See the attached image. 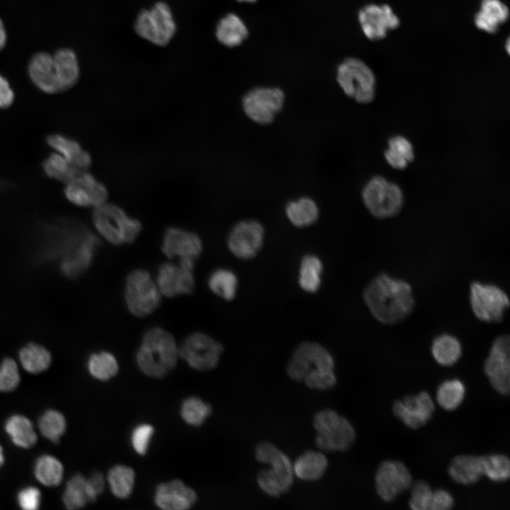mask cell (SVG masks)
Listing matches in <instances>:
<instances>
[{"mask_svg": "<svg viewBox=\"0 0 510 510\" xmlns=\"http://www.w3.org/2000/svg\"><path fill=\"white\" fill-rule=\"evenodd\" d=\"M385 158L392 168L402 170L414 158L413 145L403 136L392 137L388 140V148L385 152Z\"/></svg>", "mask_w": 510, "mask_h": 510, "instance_id": "obj_41", "label": "cell"}, {"mask_svg": "<svg viewBox=\"0 0 510 510\" xmlns=\"http://www.w3.org/2000/svg\"><path fill=\"white\" fill-rule=\"evenodd\" d=\"M323 264L316 255L306 254L300 261L298 284L302 290L309 293H316L322 283Z\"/></svg>", "mask_w": 510, "mask_h": 510, "instance_id": "obj_38", "label": "cell"}, {"mask_svg": "<svg viewBox=\"0 0 510 510\" xmlns=\"http://www.w3.org/2000/svg\"><path fill=\"white\" fill-rule=\"evenodd\" d=\"M470 303L473 314L480 321L499 323L509 307V299L499 286L475 280L470 285Z\"/></svg>", "mask_w": 510, "mask_h": 510, "instance_id": "obj_9", "label": "cell"}, {"mask_svg": "<svg viewBox=\"0 0 510 510\" xmlns=\"http://www.w3.org/2000/svg\"><path fill=\"white\" fill-rule=\"evenodd\" d=\"M33 473L35 479L48 487L59 485L64 477V467L56 457L50 454L39 456L34 464Z\"/></svg>", "mask_w": 510, "mask_h": 510, "instance_id": "obj_37", "label": "cell"}, {"mask_svg": "<svg viewBox=\"0 0 510 510\" xmlns=\"http://www.w3.org/2000/svg\"><path fill=\"white\" fill-rule=\"evenodd\" d=\"M14 92L8 81L0 74V108H7L13 103Z\"/></svg>", "mask_w": 510, "mask_h": 510, "instance_id": "obj_51", "label": "cell"}, {"mask_svg": "<svg viewBox=\"0 0 510 510\" xmlns=\"http://www.w3.org/2000/svg\"><path fill=\"white\" fill-rule=\"evenodd\" d=\"M431 353L434 361L441 366L450 367L456 364L463 354V346L455 336L443 333L434 338Z\"/></svg>", "mask_w": 510, "mask_h": 510, "instance_id": "obj_28", "label": "cell"}, {"mask_svg": "<svg viewBox=\"0 0 510 510\" xmlns=\"http://www.w3.org/2000/svg\"><path fill=\"white\" fill-rule=\"evenodd\" d=\"M466 395V386L459 378L446 379L436 390V400L441 408L453 412L463 404Z\"/></svg>", "mask_w": 510, "mask_h": 510, "instance_id": "obj_35", "label": "cell"}, {"mask_svg": "<svg viewBox=\"0 0 510 510\" xmlns=\"http://www.w3.org/2000/svg\"><path fill=\"white\" fill-rule=\"evenodd\" d=\"M358 21L366 37L371 40L385 38L390 30L397 29L400 21L388 4H370L358 13Z\"/></svg>", "mask_w": 510, "mask_h": 510, "instance_id": "obj_20", "label": "cell"}, {"mask_svg": "<svg viewBox=\"0 0 510 510\" xmlns=\"http://www.w3.org/2000/svg\"><path fill=\"white\" fill-rule=\"evenodd\" d=\"M454 499L448 491L432 489L424 481H418L412 487L409 504L411 510H451Z\"/></svg>", "mask_w": 510, "mask_h": 510, "instance_id": "obj_22", "label": "cell"}, {"mask_svg": "<svg viewBox=\"0 0 510 510\" xmlns=\"http://www.w3.org/2000/svg\"><path fill=\"white\" fill-rule=\"evenodd\" d=\"M64 193L73 205L94 209L108 202L106 186L89 171L82 173L65 184Z\"/></svg>", "mask_w": 510, "mask_h": 510, "instance_id": "obj_16", "label": "cell"}, {"mask_svg": "<svg viewBox=\"0 0 510 510\" xmlns=\"http://www.w3.org/2000/svg\"><path fill=\"white\" fill-rule=\"evenodd\" d=\"M161 251L169 259H190L196 261L203 251V243L196 232L178 227L165 229L161 242Z\"/></svg>", "mask_w": 510, "mask_h": 510, "instance_id": "obj_17", "label": "cell"}, {"mask_svg": "<svg viewBox=\"0 0 510 510\" xmlns=\"http://www.w3.org/2000/svg\"><path fill=\"white\" fill-rule=\"evenodd\" d=\"M53 56L60 91L72 88L78 81L80 68L75 52L69 48L58 50Z\"/></svg>", "mask_w": 510, "mask_h": 510, "instance_id": "obj_27", "label": "cell"}, {"mask_svg": "<svg viewBox=\"0 0 510 510\" xmlns=\"http://www.w3.org/2000/svg\"><path fill=\"white\" fill-rule=\"evenodd\" d=\"M86 485L92 503L95 502L104 492L106 485V477L101 472L94 471L86 477Z\"/></svg>", "mask_w": 510, "mask_h": 510, "instance_id": "obj_50", "label": "cell"}, {"mask_svg": "<svg viewBox=\"0 0 510 510\" xmlns=\"http://www.w3.org/2000/svg\"><path fill=\"white\" fill-rule=\"evenodd\" d=\"M361 195L367 210L380 220L395 217L404 205L401 188L382 176L372 177L363 186Z\"/></svg>", "mask_w": 510, "mask_h": 510, "instance_id": "obj_7", "label": "cell"}, {"mask_svg": "<svg viewBox=\"0 0 510 510\" xmlns=\"http://www.w3.org/2000/svg\"><path fill=\"white\" fill-rule=\"evenodd\" d=\"M223 345L203 332L189 334L178 346V356L193 368L208 371L220 363Z\"/></svg>", "mask_w": 510, "mask_h": 510, "instance_id": "obj_11", "label": "cell"}, {"mask_svg": "<svg viewBox=\"0 0 510 510\" xmlns=\"http://www.w3.org/2000/svg\"><path fill=\"white\" fill-rule=\"evenodd\" d=\"M123 296L129 312L137 317L152 314L161 305L162 295L149 271L137 268L128 273Z\"/></svg>", "mask_w": 510, "mask_h": 510, "instance_id": "obj_6", "label": "cell"}, {"mask_svg": "<svg viewBox=\"0 0 510 510\" xmlns=\"http://www.w3.org/2000/svg\"><path fill=\"white\" fill-rule=\"evenodd\" d=\"M505 49L508 54H509L510 51V40L509 38H507L506 42L505 43Z\"/></svg>", "mask_w": 510, "mask_h": 510, "instance_id": "obj_54", "label": "cell"}, {"mask_svg": "<svg viewBox=\"0 0 510 510\" xmlns=\"http://www.w3.org/2000/svg\"><path fill=\"white\" fill-rule=\"evenodd\" d=\"M197 501L196 492L178 479L162 482L154 489V502L160 510H190Z\"/></svg>", "mask_w": 510, "mask_h": 510, "instance_id": "obj_21", "label": "cell"}, {"mask_svg": "<svg viewBox=\"0 0 510 510\" xmlns=\"http://www.w3.org/2000/svg\"><path fill=\"white\" fill-rule=\"evenodd\" d=\"M6 42V33L0 18V51L4 47Z\"/></svg>", "mask_w": 510, "mask_h": 510, "instance_id": "obj_52", "label": "cell"}, {"mask_svg": "<svg viewBox=\"0 0 510 510\" xmlns=\"http://www.w3.org/2000/svg\"><path fill=\"white\" fill-rule=\"evenodd\" d=\"M285 212L288 220L297 227H305L314 224L319 217V208L316 202L308 197H302L287 203Z\"/></svg>", "mask_w": 510, "mask_h": 510, "instance_id": "obj_32", "label": "cell"}, {"mask_svg": "<svg viewBox=\"0 0 510 510\" xmlns=\"http://www.w3.org/2000/svg\"><path fill=\"white\" fill-rule=\"evenodd\" d=\"M336 81L348 96L361 103H368L375 98V77L362 60L349 57L337 67Z\"/></svg>", "mask_w": 510, "mask_h": 510, "instance_id": "obj_8", "label": "cell"}, {"mask_svg": "<svg viewBox=\"0 0 510 510\" xmlns=\"http://www.w3.org/2000/svg\"><path fill=\"white\" fill-rule=\"evenodd\" d=\"M42 169L47 176L64 184L82 174L55 152L44 160Z\"/></svg>", "mask_w": 510, "mask_h": 510, "instance_id": "obj_43", "label": "cell"}, {"mask_svg": "<svg viewBox=\"0 0 510 510\" xmlns=\"http://www.w3.org/2000/svg\"><path fill=\"white\" fill-rule=\"evenodd\" d=\"M484 475L494 482H504L510 476V461L502 453L483 455Z\"/></svg>", "mask_w": 510, "mask_h": 510, "instance_id": "obj_46", "label": "cell"}, {"mask_svg": "<svg viewBox=\"0 0 510 510\" xmlns=\"http://www.w3.org/2000/svg\"><path fill=\"white\" fill-rule=\"evenodd\" d=\"M28 71L30 80L40 91L47 94L61 92L52 55L45 52L35 54L29 62Z\"/></svg>", "mask_w": 510, "mask_h": 510, "instance_id": "obj_23", "label": "cell"}, {"mask_svg": "<svg viewBox=\"0 0 510 510\" xmlns=\"http://www.w3.org/2000/svg\"><path fill=\"white\" fill-rule=\"evenodd\" d=\"M285 95L276 87H256L243 97L242 107L245 114L254 122L271 123L283 107Z\"/></svg>", "mask_w": 510, "mask_h": 510, "instance_id": "obj_13", "label": "cell"}, {"mask_svg": "<svg viewBox=\"0 0 510 510\" xmlns=\"http://www.w3.org/2000/svg\"><path fill=\"white\" fill-rule=\"evenodd\" d=\"M87 366L91 376L101 381L110 380L118 372V364L115 356L107 351L91 355Z\"/></svg>", "mask_w": 510, "mask_h": 510, "instance_id": "obj_44", "label": "cell"}, {"mask_svg": "<svg viewBox=\"0 0 510 510\" xmlns=\"http://www.w3.org/2000/svg\"><path fill=\"white\" fill-rule=\"evenodd\" d=\"M19 362L28 373L38 374L45 371L52 363V356L44 346L30 343L19 351Z\"/></svg>", "mask_w": 510, "mask_h": 510, "instance_id": "obj_36", "label": "cell"}, {"mask_svg": "<svg viewBox=\"0 0 510 510\" xmlns=\"http://www.w3.org/2000/svg\"><path fill=\"white\" fill-rule=\"evenodd\" d=\"M21 381L18 366L11 358H5L0 364V392L15 390Z\"/></svg>", "mask_w": 510, "mask_h": 510, "instance_id": "obj_47", "label": "cell"}, {"mask_svg": "<svg viewBox=\"0 0 510 510\" xmlns=\"http://www.w3.org/2000/svg\"><path fill=\"white\" fill-rule=\"evenodd\" d=\"M47 144L67 160L80 173L89 171L91 164V157L78 142L61 134L49 135Z\"/></svg>", "mask_w": 510, "mask_h": 510, "instance_id": "obj_24", "label": "cell"}, {"mask_svg": "<svg viewBox=\"0 0 510 510\" xmlns=\"http://www.w3.org/2000/svg\"><path fill=\"white\" fill-rule=\"evenodd\" d=\"M293 470L270 467L259 472L257 482L264 492L277 497L288 490L293 482Z\"/></svg>", "mask_w": 510, "mask_h": 510, "instance_id": "obj_34", "label": "cell"}, {"mask_svg": "<svg viewBox=\"0 0 510 510\" xmlns=\"http://www.w3.org/2000/svg\"><path fill=\"white\" fill-rule=\"evenodd\" d=\"M448 472L450 477L459 484L475 483L484 475L483 455H456L450 461Z\"/></svg>", "mask_w": 510, "mask_h": 510, "instance_id": "obj_26", "label": "cell"}, {"mask_svg": "<svg viewBox=\"0 0 510 510\" xmlns=\"http://www.w3.org/2000/svg\"><path fill=\"white\" fill-rule=\"evenodd\" d=\"M435 409L434 402L426 390L406 395L395 400L392 405L395 416L412 430L424 426L432 419Z\"/></svg>", "mask_w": 510, "mask_h": 510, "instance_id": "obj_14", "label": "cell"}, {"mask_svg": "<svg viewBox=\"0 0 510 510\" xmlns=\"http://www.w3.org/2000/svg\"><path fill=\"white\" fill-rule=\"evenodd\" d=\"M375 488L378 495L386 502H391L412 484V475L406 465L400 460L382 461L375 475Z\"/></svg>", "mask_w": 510, "mask_h": 510, "instance_id": "obj_18", "label": "cell"}, {"mask_svg": "<svg viewBox=\"0 0 510 510\" xmlns=\"http://www.w3.org/2000/svg\"><path fill=\"white\" fill-rule=\"evenodd\" d=\"M316 431L314 443L322 451L345 452L356 439V431L350 421L332 408L317 411L312 418Z\"/></svg>", "mask_w": 510, "mask_h": 510, "instance_id": "obj_5", "label": "cell"}, {"mask_svg": "<svg viewBox=\"0 0 510 510\" xmlns=\"http://www.w3.org/2000/svg\"><path fill=\"white\" fill-rule=\"evenodd\" d=\"M483 371L490 385L498 394L507 396L510 391V339L497 336L492 341L483 363Z\"/></svg>", "mask_w": 510, "mask_h": 510, "instance_id": "obj_12", "label": "cell"}, {"mask_svg": "<svg viewBox=\"0 0 510 510\" xmlns=\"http://www.w3.org/2000/svg\"><path fill=\"white\" fill-rule=\"evenodd\" d=\"M41 499V492L34 486L26 487L17 494V503L21 510H39Z\"/></svg>", "mask_w": 510, "mask_h": 510, "instance_id": "obj_49", "label": "cell"}, {"mask_svg": "<svg viewBox=\"0 0 510 510\" xmlns=\"http://www.w3.org/2000/svg\"><path fill=\"white\" fill-rule=\"evenodd\" d=\"M135 28L141 38L159 46L167 45L176 30L171 11L164 2H158L152 8L142 11L136 19Z\"/></svg>", "mask_w": 510, "mask_h": 510, "instance_id": "obj_10", "label": "cell"}, {"mask_svg": "<svg viewBox=\"0 0 510 510\" xmlns=\"http://www.w3.org/2000/svg\"><path fill=\"white\" fill-rule=\"evenodd\" d=\"M136 474L130 466L117 464L108 471L106 480L111 493L117 498L126 499L133 492Z\"/></svg>", "mask_w": 510, "mask_h": 510, "instance_id": "obj_31", "label": "cell"}, {"mask_svg": "<svg viewBox=\"0 0 510 510\" xmlns=\"http://www.w3.org/2000/svg\"><path fill=\"white\" fill-rule=\"evenodd\" d=\"M41 435L53 443H58L67 429L64 416L55 409H47L42 414L38 421Z\"/></svg>", "mask_w": 510, "mask_h": 510, "instance_id": "obj_42", "label": "cell"}, {"mask_svg": "<svg viewBox=\"0 0 510 510\" xmlns=\"http://www.w3.org/2000/svg\"><path fill=\"white\" fill-rule=\"evenodd\" d=\"M4 429L11 441L21 448H30L38 441V434L32 421L22 414H13L5 422Z\"/></svg>", "mask_w": 510, "mask_h": 510, "instance_id": "obj_29", "label": "cell"}, {"mask_svg": "<svg viewBox=\"0 0 510 510\" xmlns=\"http://www.w3.org/2000/svg\"><path fill=\"white\" fill-rule=\"evenodd\" d=\"M285 372L291 380L303 382L313 390L328 391L337 383L332 354L314 341H303L295 346Z\"/></svg>", "mask_w": 510, "mask_h": 510, "instance_id": "obj_2", "label": "cell"}, {"mask_svg": "<svg viewBox=\"0 0 510 510\" xmlns=\"http://www.w3.org/2000/svg\"><path fill=\"white\" fill-rule=\"evenodd\" d=\"M154 280L162 297L167 298L191 295L196 288L193 271L171 261L158 266Z\"/></svg>", "mask_w": 510, "mask_h": 510, "instance_id": "obj_19", "label": "cell"}, {"mask_svg": "<svg viewBox=\"0 0 510 510\" xmlns=\"http://www.w3.org/2000/svg\"><path fill=\"white\" fill-rule=\"evenodd\" d=\"M92 223L98 235L113 246L134 243L142 230V222L119 205L106 202L93 209Z\"/></svg>", "mask_w": 510, "mask_h": 510, "instance_id": "obj_4", "label": "cell"}, {"mask_svg": "<svg viewBox=\"0 0 510 510\" xmlns=\"http://www.w3.org/2000/svg\"><path fill=\"white\" fill-rule=\"evenodd\" d=\"M363 298L373 318L385 325L402 322L412 313L415 306L411 285L384 273L370 280L363 290Z\"/></svg>", "mask_w": 510, "mask_h": 510, "instance_id": "obj_1", "label": "cell"}, {"mask_svg": "<svg viewBox=\"0 0 510 510\" xmlns=\"http://www.w3.org/2000/svg\"><path fill=\"white\" fill-rule=\"evenodd\" d=\"M238 283L235 273L224 267L213 270L207 279L208 289L214 295L226 301H231L235 298Z\"/></svg>", "mask_w": 510, "mask_h": 510, "instance_id": "obj_33", "label": "cell"}, {"mask_svg": "<svg viewBox=\"0 0 510 510\" xmlns=\"http://www.w3.org/2000/svg\"><path fill=\"white\" fill-rule=\"evenodd\" d=\"M62 502L67 510H81L92 503L85 476L76 473L67 481L62 495Z\"/></svg>", "mask_w": 510, "mask_h": 510, "instance_id": "obj_39", "label": "cell"}, {"mask_svg": "<svg viewBox=\"0 0 510 510\" xmlns=\"http://www.w3.org/2000/svg\"><path fill=\"white\" fill-rule=\"evenodd\" d=\"M248 31L243 21L235 14L230 13L222 18L217 26V40L227 47L240 45L246 38Z\"/></svg>", "mask_w": 510, "mask_h": 510, "instance_id": "obj_40", "label": "cell"}, {"mask_svg": "<svg viewBox=\"0 0 510 510\" xmlns=\"http://www.w3.org/2000/svg\"><path fill=\"white\" fill-rule=\"evenodd\" d=\"M178 357V346L173 335L160 327H153L142 336L136 361L144 374L162 378L175 368Z\"/></svg>", "mask_w": 510, "mask_h": 510, "instance_id": "obj_3", "label": "cell"}, {"mask_svg": "<svg viewBox=\"0 0 510 510\" xmlns=\"http://www.w3.org/2000/svg\"><path fill=\"white\" fill-rule=\"evenodd\" d=\"M238 1H240L253 2V1H255L256 0H238Z\"/></svg>", "mask_w": 510, "mask_h": 510, "instance_id": "obj_55", "label": "cell"}, {"mask_svg": "<svg viewBox=\"0 0 510 510\" xmlns=\"http://www.w3.org/2000/svg\"><path fill=\"white\" fill-rule=\"evenodd\" d=\"M153 434V426L147 424H140L133 430L131 436V443L137 454L144 455L147 453Z\"/></svg>", "mask_w": 510, "mask_h": 510, "instance_id": "obj_48", "label": "cell"}, {"mask_svg": "<svg viewBox=\"0 0 510 510\" xmlns=\"http://www.w3.org/2000/svg\"><path fill=\"white\" fill-rule=\"evenodd\" d=\"M264 234L263 225L257 220L239 221L233 225L227 234V248L238 259H251L261 249Z\"/></svg>", "mask_w": 510, "mask_h": 510, "instance_id": "obj_15", "label": "cell"}, {"mask_svg": "<svg viewBox=\"0 0 510 510\" xmlns=\"http://www.w3.org/2000/svg\"><path fill=\"white\" fill-rule=\"evenodd\" d=\"M327 466V458L322 452L308 450L296 458L293 470L302 480H316L323 475Z\"/></svg>", "mask_w": 510, "mask_h": 510, "instance_id": "obj_30", "label": "cell"}, {"mask_svg": "<svg viewBox=\"0 0 510 510\" xmlns=\"http://www.w3.org/2000/svg\"><path fill=\"white\" fill-rule=\"evenodd\" d=\"M4 460H5V457H4V450H3L1 446L0 445V468L4 465Z\"/></svg>", "mask_w": 510, "mask_h": 510, "instance_id": "obj_53", "label": "cell"}, {"mask_svg": "<svg viewBox=\"0 0 510 510\" xmlns=\"http://www.w3.org/2000/svg\"><path fill=\"white\" fill-rule=\"evenodd\" d=\"M212 407L197 397L186 399L181 405V415L183 419L191 426H200L211 414Z\"/></svg>", "mask_w": 510, "mask_h": 510, "instance_id": "obj_45", "label": "cell"}, {"mask_svg": "<svg viewBox=\"0 0 510 510\" xmlns=\"http://www.w3.org/2000/svg\"><path fill=\"white\" fill-rule=\"evenodd\" d=\"M509 17L508 6L501 0H481L474 16L475 27L487 33H496Z\"/></svg>", "mask_w": 510, "mask_h": 510, "instance_id": "obj_25", "label": "cell"}]
</instances>
